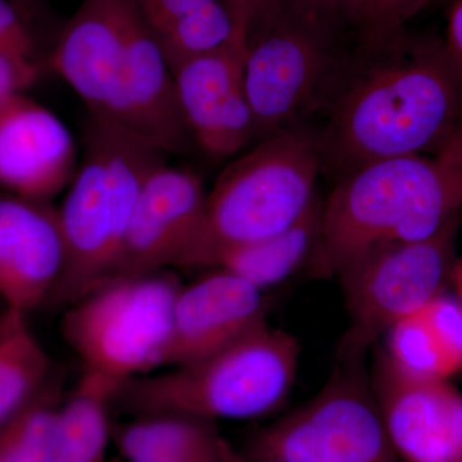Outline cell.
I'll return each instance as SVG.
<instances>
[{"instance_id": "obj_1", "label": "cell", "mask_w": 462, "mask_h": 462, "mask_svg": "<svg viewBox=\"0 0 462 462\" xmlns=\"http://www.w3.org/2000/svg\"><path fill=\"white\" fill-rule=\"evenodd\" d=\"M462 112V69L443 39L358 42L319 130L322 173L436 152Z\"/></svg>"}, {"instance_id": "obj_2", "label": "cell", "mask_w": 462, "mask_h": 462, "mask_svg": "<svg viewBox=\"0 0 462 462\" xmlns=\"http://www.w3.org/2000/svg\"><path fill=\"white\" fill-rule=\"evenodd\" d=\"M170 154L90 117L84 154L58 209L66 261L51 300L69 306L114 278L136 200Z\"/></svg>"}, {"instance_id": "obj_3", "label": "cell", "mask_w": 462, "mask_h": 462, "mask_svg": "<svg viewBox=\"0 0 462 462\" xmlns=\"http://www.w3.org/2000/svg\"><path fill=\"white\" fill-rule=\"evenodd\" d=\"M462 196L434 157L392 158L336 181L322 200L321 234L310 266L337 273L367 249L430 238L456 215Z\"/></svg>"}, {"instance_id": "obj_4", "label": "cell", "mask_w": 462, "mask_h": 462, "mask_svg": "<svg viewBox=\"0 0 462 462\" xmlns=\"http://www.w3.org/2000/svg\"><path fill=\"white\" fill-rule=\"evenodd\" d=\"M302 346L263 321L199 363L125 380L112 404L142 416L180 415L212 421L261 418L288 400Z\"/></svg>"}, {"instance_id": "obj_5", "label": "cell", "mask_w": 462, "mask_h": 462, "mask_svg": "<svg viewBox=\"0 0 462 462\" xmlns=\"http://www.w3.org/2000/svg\"><path fill=\"white\" fill-rule=\"evenodd\" d=\"M340 41L284 0L249 23L243 80L256 142L325 112L352 56Z\"/></svg>"}, {"instance_id": "obj_6", "label": "cell", "mask_w": 462, "mask_h": 462, "mask_svg": "<svg viewBox=\"0 0 462 462\" xmlns=\"http://www.w3.org/2000/svg\"><path fill=\"white\" fill-rule=\"evenodd\" d=\"M321 173L320 136L310 125L256 142L207 193L215 249L267 238L296 223L318 197Z\"/></svg>"}, {"instance_id": "obj_7", "label": "cell", "mask_w": 462, "mask_h": 462, "mask_svg": "<svg viewBox=\"0 0 462 462\" xmlns=\"http://www.w3.org/2000/svg\"><path fill=\"white\" fill-rule=\"evenodd\" d=\"M182 287L169 270L118 276L67 306L60 333L84 372L121 383L165 366Z\"/></svg>"}, {"instance_id": "obj_8", "label": "cell", "mask_w": 462, "mask_h": 462, "mask_svg": "<svg viewBox=\"0 0 462 462\" xmlns=\"http://www.w3.org/2000/svg\"><path fill=\"white\" fill-rule=\"evenodd\" d=\"M461 220L430 238L367 249L337 273L348 318L338 357L366 358L394 324L446 291Z\"/></svg>"}, {"instance_id": "obj_9", "label": "cell", "mask_w": 462, "mask_h": 462, "mask_svg": "<svg viewBox=\"0 0 462 462\" xmlns=\"http://www.w3.org/2000/svg\"><path fill=\"white\" fill-rule=\"evenodd\" d=\"M251 456L276 462H400L366 358H337L314 397L257 434Z\"/></svg>"}, {"instance_id": "obj_10", "label": "cell", "mask_w": 462, "mask_h": 462, "mask_svg": "<svg viewBox=\"0 0 462 462\" xmlns=\"http://www.w3.org/2000/svg\"><path fill=\"white\" fill-rule=\"evenodd\" d=\"M214 249L199 176L166 163L143 185L114 278L209 267Z\"/></svg>"}, {"instance_id": "obj_11", "label": "cell", "mask_w": 462, "mask_h": 462, "mask_svg": "<svg viewBox=\"0 0 462 462\" xmlns=\"http://www.w3.org/2000/svg\"><path fill=\"white\" fill-rule=\"evenodd\" d=\"M370 380L398 460L462 462V392L448 379L406 372L376 349Z\"/></svg>"}, {"instance_id": "obj_12", "label": "cell", "mask_w": 462, "mask_h": 462, "mask_svg": "<svg viewBox=\"0 0 462 462\" xmlns=\"http://www.w3.org/2000/svg\"><path fill=\"white\" fill-rule=\"evenodd\" d=\"M247 30L224 47L191 58L172 71L191 139L216 160L234 156L256 142L243 80Z\"/></svg>"}, {"instance_id": "obj_13", "label": "cell", "mask_w": 462, "mask_h": 462, "mask_svg": "<svg viewBox=\"0 0 462 462\" xmlns=\"http://www.w3.org/2000/svg\"><path fill=\"white\" fill-rule=\"evenodd\" d=\"M71 132L53 112L14 94L0 108V187L14 197L48 203L78 170Z\"/></svg>"}, {"instance_id": "obj_14", "label": "cell", "mask_w": 462, "mask_h": 462, "mask_svg": "<svg viewBox=\"0 0 462 462\" xmlns=\"http://www.w3.org/2000/svg\"><path fill=\"white\" fill-rule=\"evenodd\" d=\"M130 0H83L60 32L51 69L83 99L90 117L114 125Z\"/></svg>"}, {"instance_id": "obj_15", "label": "cell", "mask_w": 462, "mask_h": 462, "mask_svg": "<svg viewBox=\"0 0 462 462\" xmlns=\"http://www.w3.org/2000/svg\"><path fill=\"white\" fill-rule=\"evenodd\" d=\"M263 321V291L233 273L216 269L182 285L179 291L165 366L199 363Z\"/></svg>"}, {"instance_id": "obj_16", "label": "cell", "mask_w": 462, "mask_h": 462, "mask_svg": "<svg viewBox=\"0 0 462 462\" xmlns=\"http://www.w3.org/2000/svg\"><path fill=\"white\" fill-rule=\"evenodd\" d=\"M57 209L48 203L0 197V298L29 314L48 302L65 267Z\"/></svg>"}, {"instance_id": "obj_17", "label": "cell", "mask_w": 462, "mask_h": 462, "mask_svg": "<svg viewBox=\"0 0 462 462\" xmlns=\"http://www.w3.org/2000/svg\"><path fill=\"white\" fill-rule=\"evenodd\" d=\"M385 354L406 372L448 379L462 373V306L446 291L394 324Z\"/></svg>"}, {"instance_id": "obj_18", "label": "cell", "mask_w": 462, "mask_h": 462, "mask_svg": "<svg viewBox=\"0 0 462 462\" xmlns=\"http://www.w3.org/2000/svg\"><path fill=\"white\" fill-rule=\"evenodd\" d=\"M171 71L218 50L248 27L221 0H136Z\"/></svg>"}, {"instance_id": "obj_19", "label": "cell", "mask_w": 462, "mask_h": 462, "mask_svg": "<svg viewBox=\"0 0 462 462\" xmlns=\"http://www.w3.org/2000/svg\"><path fill=\"white\" fill-rule=\"evenodd\" d=\"M322 199L316 197L296 223L267 238L239 245H218L209 267L233 273L266 291L287 281L311 263L321 234Z\"/></svg>"}, {"instance_id": "obj_20", "label": "cell", "mask_w": 462, "mask_h": 462, "mask_svg": "<svg viewBox=\"0 0 462 462\" xmlns=\"http://www.w3.org/2000/svg\"><path fill=\"white\" fill-rule=\"evenodd\" d=\"M51 382V360L33 336L27 314L0 312V433Z\"/></svg>"}, {"instance_id": "obj_21", "label": "cell", "mask_w": 462, "mask_h": 462, "mask_svg": "<svg viewBox=\"0 0 462 462\" xmlns=\"http://www.w3.org/2000/svg\"><path fill=\"white\" fill-rule=\"evenodd\" d=\"M117 384L84 372L71 397L60 404L51 462H106L108 411Z\"/></svg>"}, {"instance_id": "obj_22", "label": "cell", "mask_w": 462, "mask_h": 462, "mask_svg": "<svg viewBox=\"0 0 462 462\" xmlns=\"http://www.w3.org/2000/svg\"><path fill=\"white\" fill-rule=\"evenodd\" d=\"M224 440L214 422L180 415L142 416L117 433L118 448L127 462L220 458Z\"/></svg>"}, {"instance_id": "obj_23", "label": "cell", "mask_w": 462, "mask_h": 462, "mask_svg": "<svg viewBox=\"0 0 462 462\" xmlns=\"http://www.w3.org/2000/svg\"><path fill=\"white\" fill-rule=\"evenodd\" d=\"M431 0H363V29L366 42L392 41L406 32V23Z\"/></svg>"}, {"instance_id": "obj_24", "label": "cell", "mask_w": 462, "mask_h": 462, "mask_svg": "<svg viewBox=\"0 0 462 462\" xmlns=\"http://www.w3.org/2000/svg\"><path fill=\"white\" fill-rule=\"evenodd\" d=\"M303 17L327 27L331 32H355L363 29V0H284Z\"/></svg>"}, {"instance_id": "obj_25", "label": "cell", "mask_w": 462, "mask_h": 462, "mask_svg": "<svg viewBox=\"0 0 462 462\" xmlns=\"http://www.w3.org/2000/svg\"><path fill=\"white\" fill-rule=\"evenodd\" d=\"M0 53L36 63L32 35L12 0H0Z\"/></svg>"}, {"instance_id": "obj_26", "label": "cell", "mask_w": 462, "mask_h": 462, "mask_svg": "<svg viewBox=\"0 0 462 462\" xmlns=\"http://www.w3.org/2000/svg\"><path fill=\"white\" fill-rule=\"evenodd\" d=\"M38 74L36 63L0 53V108L14 94L21 93L30 87L38 78Z\"/></svg>"}, {"instance_id": "obj_27", "label": "cell", "mask_w": 462, "mask_h": 462, "mask_svg": "<svg viewBox=\"0 0 462 462\" xmlns=\"http://www.w3.org/2000/svg\"><path fill=\"white\" fill-rule=\"evenodd\" d=\"M433 157L462 193V112L454 129L443 144L434 152Z\"/></svg>"}, {"instance_id": "obj_28", "label": "cell", "mask_w": 462, "mask_h": 462, "mask_svg": "<svg viewBox=\"0 0 462 462\" xmlns=\"http://www.w3.org/2000/svg\"><path fill=\"white\" fill-rule=\"evenodd\" d=\"M445 42L456 62L462 69V0H452L447 11V27Z\"/></svg>"}, {"instance_id": "obj_29", "label": "cell", "mask_w": 462, "mask_h": 462, "mask_svg": "<svg viewBox=\"0 0 462 462\" xmlns=\"http://www.w3.org/2000/svg\"><path fill=\"white\" fill-rule=\"evenodd\" d=\"M234 12L236 17L245 23H251L254 17L263 14L264 9L273 5V0H221Z\"/></svg>"}, {"instance_id": "obj_30", "label": "cell", "mask_w": 462, "mask_h": 462, "mask_svg": "<svg viewBox=\"0 0 462 462\" xmlns=\"http://www.w3.org/2000/svg\"><path fill=\"white\" fill-rule=\"evenodd\" d=\"M449 285L454 288L455 297L462 306V256L456 258L451 276H449Z\"/></svg>"}, {"instance_id": "obj_31", "label": "cell", "mask_w": 462, "mask_h": 462, "mask_svg": "<svg viewBox=\"0 0 462 462\" xmlns=\"http://www.w3.org/2000/svg\"><path fill=\"white\" fill-rule=\"evenodd\" d=\"M225 455H226L227 462H254L249 456L242 455L236 451L226 439H225Z\"/></svg>"}, {"instance_id": "obj_32", "label": "cell", "mask_w": 462, "mask_h": 462, "mask_svg": "<svg viewBox=\"0 0 462 462\" xmlns=\"http://www.w3.org/2000/svg\"><path fill=\"white\" fill-rule=\"evenodd\" d=\"M139 462H227L226 455H225V440H224V455L220 458H209V460H203V458H169V460H147Z\"/></svg>"}, {"instance_id": "obj_33", "label": "cell", "mask_w": 462, "mask_h": 462, "mask_svg": "<svg viewBox=\"0 0 462 462\" xmlns=\"http://www.w3.org/2000/svg\"><path fill=\"white\" fill-rule=\"evenodd\" d=\"M32 2V0H12V3H14V5H16L18 9H20V12L25 11L27 5H29Z\"/></svg>"}, {"instance_id": "obj_34", "label": "cell", "mask_w": 462, "mask_h": 462, "mask_svg": "<svg viewBox=\"0 0 462 462\" xmlns=\"http://www.w3.org/2000/svg\"><path fill=\"white\" fill-rule=\"evenodd\" d=\"M249 457H251L252 461H254V462H276V461L269 460V458L252 457V456H249Z\"/></svg>"}]
</instances>
